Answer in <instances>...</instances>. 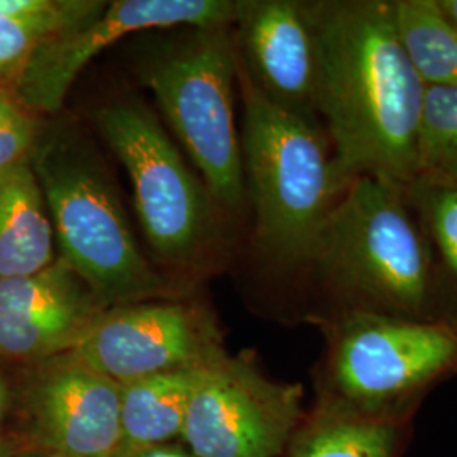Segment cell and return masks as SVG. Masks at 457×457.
Instances as JSON below:
<instances>
[{
	"instance_id": "1",
	"label": "cell",
	"mask_w": 457,
	"mask_h": 457,
	"mask_svg": "<svg viewBox=\"0 0 457 457\" xmlns=\"http://www.w3.org/2000/svg\"><path fill=\"white\" fill-rule=\"evenodd\" d=\"M311 9L315 109L341 177L410 187L425 85L398 41L392 0H319Z\"/></svg>"
},
{
	"instance_id": "2",
	"label": "cell",
	"mask_w": 457,
	"mask_h": 457,
	"mask_svg": "<svg viewBox=\"0 0 457 457\" xmlns=\"http://www.w3.org/2000/svg\"><path fill=\"white\" fill-rule=\"evenodd\" d=\"M29 163L48 207L58 258L107 307L187 298L180 278L143 254L107 166L75 120L39 122Z\"/></svg>"
},
{
	"instance_id": "3",
	"label": "cell",
	"mask_w": 457,
	"mask_h": 457,
	"mask_svg": "<svg viewBox=\"0 0 457 457\" xmlns=\"http://www.w3.org/2000/svg\"><path fill=\"white\" fill-rule=\"evenodd\" d=\"M311 266L337 309L430 319L442 311V270L407 187L349 181L327 217Z\"/></svg>"
},
{
	"instance_id": "4",
	"label": "cell",
	"mask_w": 457,
	"mask_h": 457,
	"mask_svg": "<svg viewBox=\"0 0 457 457\" xmlns=\"http://www.w3.org/2000/svg\"><path fill=\"white\" fill-rule=\"evenodd\" d=\"M236 82L245 111L241 153L254 247L281 270L311 266L327 217L349 183L320 124L273 104L249 79L237 53Z\"/></svg>"
},
{
	"instance_id": "5",
	"label": "cell",
	"mask_w": 457,
	"mask_h": 457,
	"mask_svg": "<svg viewBox=\"0 0 457 457\" xmlns=\"http://www.w3.org/2000/svg\"><path fill=\"white\" fill-rule=\"evenodd\" d=\"M232 26L187 29L147 62L141 77L198 168L220 211L245 204L241 137L234 120Z\"/></svg>"
},
{
	"instance_id": "6",
	"label": "cell",
	"mask_w": 457,
	"mask_h": 457,
	"mask_svg": "<svg viewBox=\"0 0 457 457\" xmlns=\"http://www.w3.org/2000/svg\"><path fill=\"white\" fill-rule=\"evenodd\" d=\"M324 332V398L364 413L400 419L420 393L457 375V315L410 319L336 309Z\"/></svg>"
},
{
	"instance_id": "7",
	"label": "cell",
	"mask_w": 457,
	"mask_h": 457,
	"mask_svg": "<svg viewBox=\"0 0 457 457\" xmlns=\"http://www.w3.org/2000/svg\"><path fill=\"white\" fill-rule=\"evenodd\" d=\"M100 136L126 168L134 205L158 262L196 270L217 243V204L205 183L183 162L146 105L114 100L96 112Z\"/></svg>"
},
{
	"instance_id": "8",
	"label": "cell",
	"mask_w": 457,
	"mask_h": 457,
	"mask_svg": "<svg viewBox=\"0 0 457 457\" xmlns=\"http://www.w3.org/2000/svg\"><path fill=\"white\" fill-rule=\"evenodd\" d=\"M300 417V385L271 379L251 358L226 353L202 370L180 439L196 457H278Z\"/></svg>"
},
{
	"instance_id": "9",
	"label": "cell",
	"mask_w": 457,
	"mask_h": 457,
	"mask_svg": "<svg viewBox=\"0 0 457 457\" xmlns=\"http://www.w3.org/2000/svg\"><path fill=\"white\" fill-rule=\"evenodd\" d=\"M245 0H115L51 37L14 85V98L34 115L58 114L71 85L98 53L143 31L234 26Z\"/></svg>"
},
{
	"instance_id": "10",
	"label": "cell",
	"mask_w": 457,
	"mask_h": 457,
	"mask_svg": "<svg viewBox=\"0 0 457 457\" xmlns=\"http://www.w3.org/2000/svg\"><path fill=\"white\" fill-rule=\"evenodd\" d=\"M73 351L119 385L202 368L228 353L211 311L187 298L109 307Z\"/></svg>"
},
{
	"instance_id": "11",
	"label": "cell",
	"mask_w": 457,
	"mask_h": 457,
	"mask_svg": "<svg viewBox=\"0 0 457 457\" xmlns=\"http://www.w3.org/2000/svg\"><path fill=\"white\" fill-rule=\"evenodd\" d=\"M14 385L26 441L48 456L114 457L120 385L66 351L21 368Z\"/></svg>"
},
{
	"instance_id": "12",
	"label": "cell",
	"mask_w": 457,
	"mask_h": 457,
	"mask_svg": "<svg viewBox=\"0 0 457 457\" xmlns=\"http://www.w3.org/2000/svg\"><path fill=\"white\" fill-rule=\"evenodd\" d=\"M234 26L236 53L253 83L281 109L317 120L311 2L245 0Z\"/></svg>"
},
{
	"instance_id": "13",
	"label": "cell",
	"mask_w": 457,
	"mask_h": 457,
	"mask_svg": "<svg viewBox=\"0 0 457 457\" xmlns=\"http://www.w3.org/2000/svg\"><path fill=\"white\" fill-rule=\"evenodd\" d=\"M54 230L29 160L0 171V279L34 275L58 260Z\"/></svg>"
},
{
	"instance_id": "14",
	"label": "cell",
	"mask_w": 457,
	"mask_h": 457,
	"mask_svg": "<svg viewBox=\"0 0 457 457\" xmlns=\"http://www.w3.org/2000/svg\"><path fill=\"white\" fill-rule=\"evenodd\" d=\"M204 368L168 371L120 385L119 449L164 445L180 439L190 395Z\"/></svg>"
},
{
	"instance_id": "15",
	"label": "cell",
	"mask_w": 457,
	"mask_h": 457,
	"mask_svg": "<svg viewBox=\"0 0 457 457\" xmlns=\"http://www.w3.org/2000/svg\"><path fill=\"white\" fill-rule=\"evenodd\" d=\"M400 419L364 413L324 398L311 422L295 434L290 457H393Z\"/></svg>"
},
{
	"instance_id": "16",
	"label": "cell",
	"mask_w": 457,
	"mask_h": 457,
	"mask_svg": "<svg viewBox=\"0 0 457 457\" xmlns=\"http://www.w3.org/2000/svg\"><path fill=\"white\" fill-rule=\"evenodd\" d=\"M393 22L410 65L425 87L457 83V28L437 0H392Z\"/></svg>"
},
{
	"instance_id": "17",
	"label": "cell",
	"mask_w": 457,
	"mask_h": 457,
	"mask_svg": "<svg viewBox=\"0 0 457 457\" xmlns=\"http://www.w3.org/2000/svg\"><path fill=\"white\" fill-rule=\"evenodd\" d=\"M109 309L63 260L28 277L0 279V317L98 315Z\"/></svg>"
},
{
	"instance_id": "18",
	"label": "cell",
	"mask_w": 457,
	"mask_h": 457,
	"mask_svg": "<svg viewBox=\"0 0 457 457\" xmlns=\"http://www.w3.org/2000/svg\"><path fill=\"white\" fill-rule=\"evenodd\" d=\"M104 5L102 0H45L34 11L0 16V85L9 82L14 88L37 49L97 14Z\"/></svg>"
},
{
	"instance_id": "19",
	"label": "cell",
	"mask_w": 457,
	"mask_h": 457,
	"mask_svg": "<svg viewBox=\"0 0 457 457\" xmlns=\"http://www.w3.org/2000/svg\"><path fill=\"white\" fill-rule=\"evenodd\" d=\"M98 315L0 317V366L21 370L73 351Z\"/></svg>"
},
{
	"instance_id": "20",
	"label": "cell",
	"mask_w": 457,
	"mask_h": 457,
	"mask_svg": "<svg viewBox=\"0 0 457 457\" xmlns=\"http://www.w3.org/2000/svg\"><path fill=\"white\" fill-rule=\"evenodd\" d=\"M413 183L457 185V83L425 87Z\"/></svg>"
},
{
	"instance_id": "21",
	"label": "cell",
	"mask_w": 457,
	"mask_h": 457,
	"mask_svg": "<svg viewBox=\"0 0 457 457\" xmlns=\"http://www.w3.org/2000/svg\"><path fill=\"white\" fill-rule=\"evenodd\" d=\"M407 195L442 271L457 283V185L411 183Z\"/></svg>"
},
{
	"instance_id": "22",
	"label": "cell",
	"mask_w": 457,
	"mask_h": 457,
	"mask_svg": "<svg viewBox=\"0 0 457 457\" xmlns=\"http://www.w3.org/2000/svg\"><path fill=\"white\" fill-rule=\"evenodd\" d=\"M37 128L36 115L17 100L0 115V171L29 160Z\"/></svg>"
},
{
	"instance_id": "23",
	"label": "cell",
	"mask_w": 457,
	"mask_h": 457,
	"mask_svg": "<svg viewBox=\"0 0 457 457\" xmlns=\"http://www.w3.org/2000/svg\"><path fill=\"white\" fill-rule=\"evenodd\" d=\"M114 457H196L188 451H181L170 444L164 445H149L136 449H119Z\"/></svg>"
},
{
	"instance_id": "24",
	"label": "cell",
	"mask_w": 457,
	"mask_h": 457,
	"mask_svg": "<svg viewBox=\"0 0 457 457\" xmlns=\"http://www.w3.org/2000/svg\"><path fill=\"white\" fill-rule=\"evenodd\" d=\"M14 409V383L7 375V370L0 366V427Z\"/></svg>"
},
{
	"instance_id": "25",
	"label": "cell",
	"mask_w": 457,
	"mask_h": 457,
	"mask_svg": "<svg viewBox=\"0 0 457 457\" xmlns=\"http://www.w3.org/2000/svg\"><path fill=\"white\" fill-rule=\"evenodd\" d=\"M45 0H0V16L21 14L41 7Z\"/></svg>"
},
{
	"instance_id": "26",
	"label": "cell",
	"mask_w": 457,
	"mask_h": 457,
	"mask_svg": "<svg viewBox=\"0 0 457 457\" xmlns=\"http://www.w3.org/2000/svg\"><path fill=\"white\" fill-rule=\"evenodd\" d=\"M437 5L444 12V16L457 28V0H437Z\"/></svg>"
},
{
	"instance_id": "27",
	"label": "cell",
	"mask_w": 457,
	"mask_h": 457,
	"mask_svg": "<svg viewBox=\"0 0 457 457\" xmlns=\"http://www.w3.org/2000/svg\"><path fill=\"white\" fill-rule=\"evenodd\" d=\"M14 447L9 439L0 434V457H14Z\"/></svg>"
},
{
	"instance_id": "28",
	"label": "cell",
	"mask_w": 457,
	"mask_h": 457,
	"mask_svg": "<svg viewBox=\"0 0 457 457\" xmlns=\"http://www.w3.org/2000/svg\"><path fill=\"white\" fill-rule=\"evenodd\" d=\"M16 98L9 96L7 92H0V115L4 114L7 109H11L14 105Z\"/></svg>"
},
{
	"instance_id": "29",
	"label": "cell",
	"mask_w": 457,
	"mask_h": 457,
	"mask_svg": "<svg viewBox=\"0 0 457 457\" xmlns=\"http://www.w3.org/2000/svg\"><path fill=\"white\" fill-rule=\"evenodd\" d=\"M49 457H80V456H49Z\"/></svg>"
}]
</instances>
